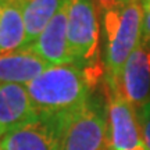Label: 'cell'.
Listing matches in <instances>:
<instances>
[{"mask_svg":"<svg viewBox=\"0 0 150 150\" xmlns=\"http://www.w3.org/2000/svg\"><path fill=\"white\" fill-rule=\"evenodd\" d=\"M106 38L104 63L111 88H120L122 70L129 56L143 39V11L140 0L100 13Z\"/></svg>","mask_w":150,"mask_h":150,"instance_id":"2","label":"cell"},{"mask_svg":"<svg viewBox=\"0 0 150 150\" xmlns=\"http://www.w3.org/2000/svg\"><path fill=\"white\" fill-rule=\"evenodd\" d=\"M25 47V25L20 0H3L0 16V54Z\"/></svg>","mask_w":150,"mask_h":150,"instance_id":"11","label":"cell"},{"mask_svg":"<svg viewBox=\"0 0 150 150\" xmlns=\"http://www.w3.org/2000/svg\"><path fill=\"white\" fill-rule=\"evenodd\" d=\"M91 70L79 64L50 67L27 85L39 115L59 118L78 111L89 103Z\"/></svg>","mask_w":150,"mask_h":150,"instance_id":"1","label":"cell"},{"mask_svg":"<svg viewBox=\"0 0 150 150\" xmlns=\"http://www.w3.org/2000/svg\"><path fill=\"white\" fill-rule=\"evenodd\" d=\"M108 147L112 150H147L140 136L136 108L118 88H111L108 103Z\"/></svg>","mask_w":150,"mask_h":150,"instance_id":"5","label":"cell"},{"mask_svg":"<svg viewBox=\"0 0 150 150\" xmlns=\"http://www.w3.org/2000/svg\"><path fill=\"white\" fill-rule=\"evenodd\" d=\"M93 1H95V4L97 7V11L103 13V11H107L110 8L125 4V3H128L131 0H93Z\"/></svg>","mask_w":150,"mask_h":150,"instance_id":"15","label":"cell"},{"mask_svg":"<svg viewBox=\"0 0 150 150\" xmlns=\"http://www.w3.org/2000/svg\"><path fill=\"white\" fill-rule=\"evenodd\" d=\"M39 117L25 85H0V139Z\"/></svg>","mask_w":150,"mask_h":150,"instance_id":"9","label":"cell"},{"mask_svg":"<svg viewBox=\"0 0 150 150\" xmlns=\"http://www.w3.org/2000/svg\"><path fill=\"white\" fill-rule=\"evenodd\" d=\"M67 35L75 64L92 68L99 46V17L93 0H67Z\"/></svg>","mask_w":150,"mask_h":150,"instance_id":"4","label":"cell"},{"mask_svg":"<svg viewBox=\"0 0 150 150\" xmlns=\"http://www.w3.org/2000/svg\"><path fill=\"white\" fill-rule=\"evenodd\" d=\"M142 11H143V39L150 42V0H142Z\"/></svg>","mask_w":150,"mask_h":150,"instance_id":"14","label":"cell"},{"mask_svg":"<svg viewBox=\"0 0 150 150\" xmlns=\"http://www.w3.org/2000/svg\"><path fill=\"white\" fill-rule=\"evenodd\" d=\"M27 49L32 50L50 67L75 63L67 35V1L56 13L39 38Z\"/></svg>","mask_w":150,"mask_h":150,"instance_id":"8","label":"cell"},{"mask_svg":"<svg viewBox=\"0 0 150 150\" xmlns=\"http://www.w3.org/2000/svg\"><path fill=\"white\" fill-rule=\"evenodd\" d=\"M108 150H112V149H110V147H108Z\"/></svg>","mask_w":150,"mask_h":150,"instance_id":"17","label":"cell"},{"mask_svg":"<svg viewBox=\"0 0 150 150\" xmlns=\"http://www.w3.org/2000/svg\"><path fill=\"white\" fill-rule=\"evenodd\" d=\"M47 68L50 65L29 49L0 54V85L18 83L27 86Z\"/></svg>","mask_w":150,"mask_h":150,"instance_id":"10","label":"cell"},{"mask_svg":"<svg viewBox=\"0 0 150 150\" xmlns=\"http://www.w3.org/2000/svg\"><path fill=\"white\" fill-rule=\"evenodd\" d=\"M59 150H108V120L89 100L78 111L59 117Z\"/></svg>","mask_w":150,"mask_h":150,"instance_id":"3","label":"cell"},{"mask_svg":"<svg viewBox=\"0 0 150 150\" xmlns=\"http://www.w3.org/2000/svg\"><path fill=\"white\" fill-rule=\"evenodd\" d=\"M140 1H142V0H140Z\"/></svg>","mask_w":150,"mask_h":150,"instance_id":"19","label":"cell"},{"mask_svg":"<svg viewBox=\"0 0 150 150\" xmlns=\"http://www.w3.org/2000/svg\"><path fill=\"white\" fill-rule=\"evenodd\" d=\"M0 150H1V147H0Z\"/></svg>","mask_w":150,"mask_h":150,"instance_id":"18","label":"cell"},{"mask_svg":"<svg viewBox=\"0 0 150 150\" xmlns=\"http://www.w3.org/2000/svg\"><path fill=\"white\" fill-rule=\"evenodd\" d=\"M120 91L136 110L150 102V42L142 40L122 70Z\"/></svg>","mask_w":150,"mask_h":150,"instance_id":"7","label":"cell"},{"mask_svg":"<svg viewBox=\"0 0 150 150\" xmlns=\"http://www.w3.org/2000/svg\"><path fill=\"white\" fill-rule=\"evenodd\" d=\"M1 8H3V0H0V16H1Z\"/></svg>","mask_w":150,"mask_h":150,"instance_id":"16","label":"cell"},{"mask_svg":"<svg viewBox=\"0 0 150 150\" xmlns=\"http://www.w3.org/2000/svg\"><path fill=\"white\" fill-rule=\"evenodd\" d=\"M136 114H138L142 140L147 147V150H150V102L138 108Z\"/></svg>","mask_w":150,"mask_h":150,"instance_id":"13","label":"cell"},{"mask_svg":"<svg viewBox=\"0 0 150 150\" xmlns=\"http://www.w3.org/2000/svg\"><path fill=\"white\" fill-rule=\"evenodd\" d=\"M67 0H20L25 25V47L36 40ZM22 49V50H24Z\"/></svg>","mask_w":150,"mask_h":150,"instance_id":"12","label":"cell"},{"mask_svg":"<svg viewBox=\"0 0 150 150\" xmlns=\"http://www.w3.org/2000/svg\"><path fill=\"white\" fill-rule=\"evenodd\" d=\"M0 147L1 150H59V120L39 115L6 134L0 139Z\"/></svg>","mask_w":150,"mask_h":150,"instance_id":"6","label":"cell"}]
</instances>
